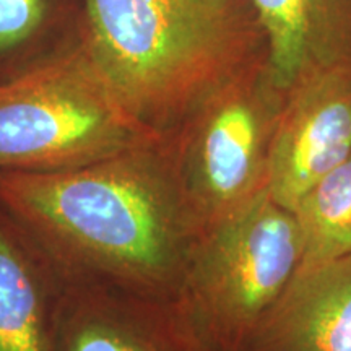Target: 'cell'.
I'll return each instance as SVG.
<instances>
[{"label": "cell", "mask_w": 351, "mask_h": 351, "mask_svg": "<svg viewBox=\"0 0 351 351\" xmlns=\"http://www.w3.org/2000/svg\"><path fill=\"white\" fill-rule=\"evenodd\" d=\"M0 210L69 265L176 293L199 232L169 137L78 168L0 169Z\"/></svg>", "instance_id": "1"}, {"label": "cell", "mask_w": 351, "mask_h": 351, "mask_svg": "<svg viewBox=\"0 0 351 351\" xmlns=\"http://www.w3.org/2000/svg\"><path fill=\"white\" fill-rule=\"evenodd\" d=\"M83 49L132 116L168 135L247 60L230 0H85Z\"/></svg>", "instance_id": "2"}, {"label": "cell", "mask_w": 351, "mask_h": 351, "mask_svg": "<svg viewBox=\"0 0 351 351\" xmlns=\"http://www.w3.org/2000/svg\"><path fill=\"white\" fill-rule=\"evenodd\" d=\"M301 261L295 212L262 192L197 239L173 317L205 350L239 351Z\"/></svg>", "instance_id": "3"}, {"label": "cell", "mask_w": 351, "mask_h": 351, "mask_svg": "<svg viewBox=\"0 0 351 351\" xmlns=\"http://www.w3.org/2000/svg\"><path fill=\"white\" fill-rule=\"evenodd\" d=\"M161 137L132 116L83 47L0 80V169L78 168Z\"/></svg>", "instance_id": "4"}, {"label": "cell", "mask_w": 351, "mask_h": 351, "mask_svg": "<svg viewBox=\"0 0 351 351\" xmlns=\"http://www.w3.org/2000/svg\"><path fill=\"white\" fill-rule=\"evenodd\" d=\"M285 95L271 82L265 60L251 62L178 127L179 135L168 134L199 238L267 191Z\"/></svg>", "instance_id": "5"}, {"label": "cell", "mask_w": 351, "mask_h": 351, "mask_svg": "<svg viewBox=\"0 0 351 351\" xmlns=\"http://www.w3.org/2000/svg\"><path fill=\"white\" fill-rule=\"evenodd\" d=\"M351 155V62L317 69L285 95L271 140L270 197L295 212L304 194Z\"/></svg>", "instance_id": "6"}, {"label": "cell", "mask_w": 351, "mask_h": 351, "mask_svg": "<svg viewBox=\"0 0 351 351\" xmlns=\"http://www.w3.org/2000/svg\"><path fill=\"white\" fill-rule=\"evenodd\" d=\"M239 351H351V254L300 267Z\"/></svg>", "instance_id": "7"}, {"label": "cell", "mask_w": 351, "mask_h": 351, "mask_svg": "<svg viewBox=\"0 0 351 351\" xmlns=\"http://www.w3.org/2000/svg\"><path fill=\"white\" fill-rule=\"evenodd\" d=\"M269 44L267 72L287 93L317 69L351 62L350 0H251Z\"/></svg>", "instance_id": "8"}, {"label": "cell", "mask_w": 351, "mask_h": 351, "mask_svg": "<svg viewBox=\"0 0 351 351\" xmlns=\"http://www.w3.org/2000/svg\"><path fill=\"white\" fill-rule=\"evenodd\" d=\"M0 351H56L41 280L7 215L0 213Z\"/></svg>", "instance_id": "9"}, {"label": "cell", "mask_w": 351, "mask_h": 351, "mask_svg": "<svg viewBox=\"0 0 351 351\" xmlns=\"http://www.w3.org/2000/svg\"><path fill=\"white\" fill-rule=\"evenodd\" d=\"M56 351H208L176 322L145 326L106 309H80L56 330Z\"/></svg>", "instance_id": "10"}, {"label": "cell", "mask_w": 351, "mask_h": 351, "mask_svg": "<svg viewBox=\"0 0 351 351\" xmlns=\"http://www.w3.org/2000/svg\"><path fill=\"white\" fill-rule=\"evenodd\" d=\"M302 232L300 267L351 254V155L320 178L296 205Z\"/></svg>", "instance_id": "11"}, {"label": "cell", "mask_w": 351, "mask_h": 351, "mask_svg": "<svg viewBox=\"0 0 351 351\" xmlns=\"http://www.w3.org/2000/svg\"><path fill=\"white\" fill-rule=\"evenodd\" d=\"M46 0H0V57L20 51L41 28Z\"/></svg>", "instance_id": "12"}]
</instances>
